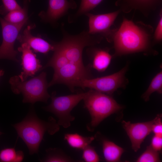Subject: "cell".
<instances>
[{
  "mask_svg": "<svg viewBox=\"0 0 162 162\" xmlns=\"http://www.w3.org/2000/svg\"><path fill=\"white\" fill-rule=\"evenodd\" d=\"M153 30L151 26L142 23H134L124 18L120 28L113 32L112 39L115 56H120L137 52L154 53L151 49L150 39Z\"/></svg>",
  "mask_w": 162,
  "mask_h": 162,
  "instance_id": "6da1fadb",
  "label": "cell"
},
{
  "mask_svg": "<svg viewBox=\"0 0 162 162\" xmlns=\"http://www.w3.org/2000/svg\"><path fill=\"white\" fill-rule=\"evenodd\" d=\"M18 135L27 146L30 154H37L46 132L54 134L60 129L54 118L49 117L47 121L38 117L32 107L26 117L20 122L13 125Z\"/></svg>",
  "mask_w": 162,
  "mask_h": 162,
  "instance_id": "7a4b0ae2",
  "label": "cell"
},
{
  "mask_svg": "<svg viewBox=\"0 0 162 162\" xmlns=\"http://www.w3.org/2000/svg\"><path fill=\"white\" fill-rule=\"evenodd\" d=\"M84 106L89 112L91 121L87 130L93 131L105 119L123 108L110 95L90 89L83 99Z\"/></svg>",
  "mask_w": 162,
  "mask_h": 162,
  "instance_id": "3957f363",
  "label": "cell"
},
{
  "mask_svg": "<svg viewBox=\"0 0 162 162\" xmlns=\"http://www.w3.org/2000/svg\"><path fill=\"white\" fill-rule=\"evenodd\" d=\"M9 82L14 93L22 94L23 103L33 104L38 101L46 103L50 97L47 91L46 74L44 72L24 81L21 80L18 75L14 76L10 78Z\"/></svg>",
  "mask_w": 162,
  "mask_h": 162,
  "instance_id": "277c9868",
  "label": "cell"
},
{
  "mask_svg": "<svg viewBox=\"0 0 162 162\" xmlns=\"http://www.w3.org/2000/svg\"><path fill=\"white\" fill-rule=\"evenodd\" d=\"M63 38L58 42L52 44L60 50L70 62L83 65L82 53L83 49L87 46H93L100 42L103 38L83 31L78 34L70 35L63 30Z\"/></svg>",
  "mask_w": 162,
  "mask_h": 162,
  "instance_id": "5b68a950",
  "label": "cell"
},
{
  "mask_svg": "<svg viewBox=\"0 0 162 162\" xmlns=\"http://www.w3.org/2000/svg\"><path fill=\"white\" fill-rule=\"evenodd\" d=\"M88 92L68 95L56 96L55 92L51 96V101L44 109L52 113L58 118V124L64 128L69 127L71 122L75 119L71 114L73 109L82 100H83Z\"/></svg>",
  "mask_w": 162,
  "mask_h": 162,
  "instance_id": "8992f818",
  "label": "cell"
},
{
  "mask_svg": "<svg viewBox=\"0 0 162 162\" xmlns=\"http://www.w3.org/2000/svg\"><path fill=\"white\" fill-rule=\"evenodd\" d=\"M128 66L127 64L119 71L109 75L82 80L78 86L88 88L111 95L118 89L124 88L128 81L125 76Z\"/></svg>",
  "mask_w": 162,
  "mask_h": 162,
  "instance_id": "52a82bcc",
  "label": "cell"
},
{
  "mask_svg": "<svg viewBox=\"0 0 162 162\" xmlns=\"http://www.w3.org/2000/svg\"><path fill=\"white\" fill-rule=\"evenodd\" d=\"M89 69L84 65L69 62L55 71L52 79L48 83L49 87L56 84L67 86L72 92L83 80L91 78Z\"/></svg>",
  "mask_w": 162,
  "mask_h": 162,
  "instance_id": "ba28073f",
  "label": "cell"
},
{
  "mask_svg": "<svg viewBox=\"0 0 162 162\" xmlns=\"http://www.w3.org/2000/svg\"><path fill=\"white\" fill-rule=\"evenodd\" d=\"M27 22L12 24L0 16L3 38L0 46V59H7L19 62L16 58L18 51L14 48V43L20 32Z\"/></svg>",
  "mask_w": 162,
  "mask_h": 162,
  "instance_id": "9c48e42d",
  "label": "cell"
},
{
  "mask_svg": "<svg viewBox=\"0 0 162 162\" xmlns=\"http://www.w3.org/2000/svg\"><path fill=\"white\" fill-rule=\"evenodd\" d=\"M120 11L119 10L110 13L98 15L88 13L85 14L89 18L88 33L91 34L101 33L105 36L107 39L112 32L110 29V27Z\"/></svg>",
  "mask_w": 162,
  "mask_h": 162,
  "instance_id": "30bf717a",
  "label": "cell"
},
{
  "mask_svg": "<svg viewBox=\"0 0 162 162\" xmlns=\"http://www.w3.org/2000/svg\"><path fill=\"white\" fill-rule=\"evenodd\" d=\"M155 120L148 122L131 123L123 121V127L126 132L131 143L132 149L137 152L146 137L152 132V125Z\"/></svg>",
  "mask_w": 162,
  "mask_h": 162,
  "instance_id": "8fae6325",
  "label": "cell"
},
{
  "mask_svg": "<svg viewBox=\"0 0 162 162\" xmlns=\"http://www.w3.org/2000/svg\"><path fill=\"white\" fill-rule=\"evenodd\" d=\"M21 44L18 48V51L22 54L21 65L22 71L18 76L21 80L24 81L41 71L43 67L30 46L26 43Z\"/></svg>",
  "mask_w": 162,
  "mask_h": 162,
  "instance_id": "7c38bea8",
  "label": "cell"
},
{
  "mask_svg": "<svg viewBox=\"0 0 162 162\" xmlns=\"http://www.w3.org/2000/svg\"><path fill=\"white\" fill-rule=\"evenodd\" d=\"M76 4L73 1L67 0H49L47 11H41L39 16L45 22L54 23L65 15L68 10L74 8Z\"/></svg>",
  "mask_w": 162,
  "mask_h": 162,
  "instance_id": "4fadbf2b",
  "label": "cell"
},
{
  "mask_svg": "<svg viewBox=\"0 0 162 162\" xmlns=\"http://www.w3.org/2000/svg\"><path fill=\"white\" fill-rule=\"evenodd\" d=\"M162 1V0H117L115 4L119 7L120 11L124 12L137 10L146 15L159 8Z\"/></svg>",
  "mask_w": 162,
  "mask_h": 162,
  "instance_id": "5bb4252c",
  "label": "cell"
},
{
  "mask_svg": "<svg viewBox=\"0 0 162 162\" xmlns=\"http://www.w3.org/2000/svg\"><path fill=\"white\" fill-rule=\"evenodd\" d=\"M34 25L27 26L22 33L19 34L17 39L21 44L26 43L32 49L34 52L46 54L50 51H53L52 44L40 38L34 36L31 33V30Z\"/></svg>",
  "mask_w": 162,
  "mask_h": 162,
  "instance_id": "9a60e30c",
  "label": "cell"
},
{
  "mask_svg": "<svg viewBox=\"0 0 162 162\" xmlns=\"http://www.w3.org/2000/svg\"><path fill=\"white\" fill-rule=\"evenodd\" d=\"M102 144L103 153L106 161H120L121 156L124 151L123 148L106 139L102 140Z\"/></svg>",
  "mask_w": 162,
  "mask_h": 162,
  "instance_id": "2e32d148",
  "label": "cell"
},
{
  "mask_svg": "<svg viewBox=\"0 0 162 162\" xmlns=\"http://www.w3.org/2000/svg\"><path fill=\"white\" fill-rule=\"evenodd\" d=\"M112 58V56L107 50H96L93 56L92 67L99 72H103L109 66Z\"/></svg>",
  "mask_w": 162,
  "mask_h": 162,
  "instance_id": "e0dca14e",
  "label": "cell"
},
{
  "mask_svg": "<svg viewBox=\"0 0 162 162\" xmlns=\"http://www.w3.org/2000/svg\"><path fill=\"white\" fill-rule=\"evenodd\" d=\"M64 139L71 147L82 150L94 140V136H84L77 133L65 134Z\"/></svg>",
  "mask_w": 162,
  "mask_h": 162,
  "instance_id": "ac0fdd59",
  "label": "cell"
},
{
  "mask_svg": "<svg viewBox=\"0 0 162 162\" xmlns=\"http://www.w3.org/2000/svg\"><path fill=\"white\" fill-rule=\"evenodd\" d=\"M23 7L10 12L4 16V19L7 22L14 24H18L27 22L28 19V1H24Z\"/></svg>",
  "mask_w": 162,
  "mask_h": 162,
  "instance_id": "d6986e66",
  "label": "cell"
},
{
  "mask_svg": "<svg viewBox=\"0 0 162 162\" xmlns=\"http://www.w3.org/2000/svg\"><path fill=\"white\" fill-rule=\"evenodd\" d=\"M53 54L46 64L42 67L41 70L47 67H51L53 68L54 71H55L62 67L69 62L60 50L53 46Z\"/></svg>",
  "mask_w": 162,
  "mask_h": 162,
  "instance_id": "ffe728a7",
  "label": "cell"
},
{
  "mask_svg": "<svg viewBox=\"0 0 162 162\" xmlns=\"http://www.w3.org/2000/svg\"><path fill=\"white\" fill-rule=\"evenodd\" d=\"M46 155L42 161L47 162H68L74 161L61 150L50 148L46 151Z\"/></svg>",
  "mask_w": 162,
  "mask_h": 162,
  "instance_id": "44dd1931",
  "label": "cell"
},
{
  "mask_svg": "<svg viewBox=\"0 0 162 162\" xmlns=\"http://www.w3.org/2000/svg\"><path fill=\"white\" fill-rule=\"evenodd\" d=\"M22 151H16L14 148H6L0 151V162H20L24 158Z\"/></svg>",
  "mask_w": 162,
  "mask_h": 162,
  "instance_id": "7402d4cb",
  "label": "cell"
},
{
  "mask_svg": "<svg viewBox=\"0 0 162 162\" xmlns=\"http://www.w3.org/2000/svg\"><path fill=\"white\" fill-rule=\"evenodd\" d=\"M155 92L160 94L162 93V71L158 73L152 80L148 87L142 95V98L145 101H148L151 94Z\"/></svg>",
  "mask_w": 162,
  "mask_h": 162,
  "instance_id": "603a6c76",
  "label": "cell"
},
{
  "mask_svg": "<svg viewBox=\"0 0 162 162\" xmlns=\"http://www.w3.org/2000/svg\"><path fill=\"white\" fill-rule=\"evenodd\" d=\"M136 162H160L159 152L153 149L150 145L147 147L146 150L139 157Z\"/></svg>",
  "mask_w": 162,
  "mask_h": 162,
  "instance_id": "cb8c5ba5",
  "label": "cell"
},
{
  "mask_svg": "<svg viewBox=\"0 0 162 162\" xmlns=\"http://www.w3.org/2000/svg\"><path fill=\"white\" fill-rule=\"evenodd\" d=\"M103 0H81L79 10L75 15L76 17L87 13L98 5Z\"/></svg>",
  "mask_w": 162,
  "mask_h": 162,
  "instance_id": "d4e9b609",
  "label": "cell"
},
{
  "mask_svg": "<svg viewBox=\"0 0 162 162\" xmlns=\"http://www.w3.org/2000/svg\"><path fill=\"white\" fill-rule=\"evenodd\" d=\"M82 150V158L85 162H98L100 160L99 157L94 147L89 145Z\"/></svg>",
  "mask_w": 162,
  "mask_h": 162,
  "instance_id": "484cf974",
  "label": "cell"
},
{
  "mask_svg": "<svg viewBox=\"0 0 162 162\" xmlns=\"http://www.w3.org/2000/svg\"><path fill=\"white\" fill-rule=\"evenodd\" d=\"M3 4L0 7V14L5 15L12 11L22 8L15 0H2Z\"/></svg>",
  "mask_w": 162,
  "mask_h": 162,
  "instance_id": "4316f807",
  "label": "cell"
},
{
  "mask_svg": "<svg viewBox=\"0 0 162 162\" xmlns=\"http://www.w3.org/2000/svg\"><path fill=\"white\" fill-rule=\"evenodd\" d=\"M161 116V115L158 114L155 118V121L152 126V132L154 135L162 136Z\"/></svg>",
  "mask_w": 162,
  "mask_h": 162,
  "instance_id": "83f0119b",
  "label": "cell"
},
{
  "mask_svg": "<svg viewBox=\"0 0 162 162\" xmlns=\"http://www.w3.org/2000/svg\"><path fill=\"white\" fill-rule=\"evenodd\" d=\"M150 145L155 151L160 152L162 148V136L154 135L152 138Z\"/></svg>",
  "mask_w": 162,
  "mask_h": 162,
  "instance_id": "f1b7e54d",
  "label": "cell"
},
{
  "mask_svg": "<svg viewBox=\"0 0 162 162\" xmlns=\"http://www.w3.org/2000/svg\"><path fill=\"white\" fill-rule=\"evenodd\" d=\"M154 37L157 41H161L162 38V17L161 14L158 24L155 30Z\"/></svg>",
  "mask_w": 162,
  "mask_h": 162,
  "instance_id": "f546056e",
  "label": "cell"
},
{
  "mask_svg": "<svg viewBox=\"0 0 162 162\" xmlns=\"http://www.w3.org/2000/svg\"><path fill=\"white\" fill-rule=\"evenodd\" d=\"M4 71L2 70H0V77L2 76L4 74Z\"/></svg>",
  "mask_w": 162,
  "mask_h": 162,
  "instance_id": "4dcf8cb0",
  "label": "cell"
},
{
  "mask_svg": "<svg viewBox=\"0 0 162 162\" xmlns=\"http://www.w3.org/2000/svg\"><path fill=\"white\" fill-rule=\"evenodd\" d=\"M2 134V133L1 132H0V136Z\"/></svg>",
  "mask_w": 162,
  "mask_h": 162,
  "instance_id": "1f68e13d",
  "label": "cell"
}]
</instances>
